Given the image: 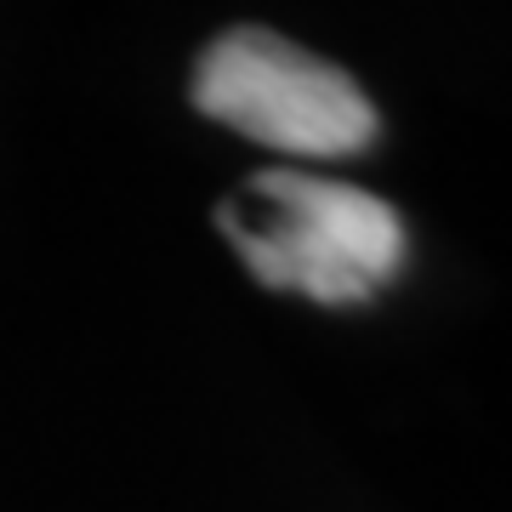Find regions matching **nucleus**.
Returning a JSON list of instances; mask_svg holds the SVG:
<instances>
[{
  "label": "nucleus",
  "instance_id": "1",
  "mask_svg": "<svg viewBox=\"0 0 512 512\" xmlns=\"http://www.w3.org/2000/svg\"><path fill=\"white\" fill-rule=\"evenodd\" d=\"M217 228L268 291L325 308L370 302L404 268V222L382 194L291 165L256 171L217 205Z\"/></svg>",
  "mask_w": 512,
  "mask_h": 512
},
{
  "label": "nucleus",
  "instance_id": "2",
  "mask_svg": "<svg viewBox=\"0 0 512 512\" xmlns=\"http://www.w3.org/2000/svg\"><path fill=\"white\" fill-rule=\"evenodd\" d=\"M194 109L296 160H348L376 143V103L342 63L274 29H228L194 63Z\"/></svg>",
  "mask_w": 512,
  "mask_h": 512
}]
</instances>
